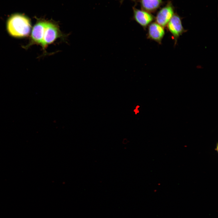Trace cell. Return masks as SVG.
<instances>
[{
  "label": "cell",
  "mask_w": 218,
  "mask_h": 218,
  "mask_svg": "<svg viewBox=\"0 0 218 218\" xmlns=\"http://www.w3.org/2000/svg\"><path fill=\"white\" fill-rule=\"evenodd\" d=\"M7 27L10 35L15 37L20 38L28 35L31 25L27 17L23 15L17 14L12 15L9 18Z\"/></svg>",
  "instance_id": "cell-1"
},
{
  "label": "cell",
  "mask_w": 218,
  "mask_h": 218,
  "mask_svg": "<svg viewBox=\"0 0 218 218\" xmlns=\"http://www.w3.org/2000/svg\"><path fill=\"white\" fill-rule=\"evenodd\" d=\"M133 19L141 26L145 28L153 21L154 17L149 12L132 7Z\"/></svg>",
  "instance_id": "cell-4"
},
{
  "label": "cell",
  "mask_w": 218,
  "mask_h": 218,
  "mask_svg": "<svg viewBox=\"0 0 218 218\" xmlns=\"http://www.w3.org/2000/svg\"><path fill=\"white\" fill-rule=\"evenodd\" d=\"M168 28L176 39L184 32L180 18L177 15H173L167 24Z\"/></svg>",
  "instance_id": "cell-6"
},
{
  "label": "cell",
  "mask_w": 218,
  "mask_h": 218,
  "mask_svg": "<svg viewBox=\"0 0 218 218\" xmlns=\"http://www.w3.org/2000/svg\"><path fill=\"white\" fill-rule=\"evenodd\" d=\"M173 15V11L170 5L162 8L157 13L156 20L157 24L162 27L166 26Z\"/></svg>",
  "instance_id": "cell-5"
},
{
  "label": "cell",
  "mask_w": 218,
  "mask_h": 218,
  "mask_svg": "<svg viewBox=\"0 0 218 218\" xmlns=\"http://www.w3.org/2000/svg\"><path fill=\"white\" fill-rule=\"evenodd\" d=\"M140 107V106L138 105L136 106L135 107V109L134 110V112L135 114H137V113L139 112V110H138L139 108Z\"/></svg>",
  "instance_id": "cell-9"
},
{
  "label": "cell",
  "mask_w": 218,
  "mask_h": 218,
  "mask_svg": "<svg viewBox=\"0 0 218 218\" xmlns=\"http://www.w3.org/2000/svg\"><path fill=\"white\" fill-rule=\"evenodd\" d=\"M143 10L149 12H154L160 6L162 0H139Z\"/></svg>",
  "instance_id": "cell-8"
},
{
  "label": "cell",
  "mask_w": 218,
  "mask_h": 218,
  "mask_svg": "<svg viewBox=\"0 0 218 218\" xmlns=\"http://www.w3.org/2000/svg\"><path fill=\"white\" fill-rule=\"evenodd\" d=\"M124 0H121V1H120V3H121V4L122 3H123V2H124ZM131 0V1H133V2H134L136 3L137 2V1L138 0Z\"/></svg>",
  "instance_id": "cell-10"
},
{
  "label": "cell",
  "mask_w": 218,
  "mask_h": 218,
  "mask_svg": "<svg viewBox=\"0 0 218 218\" xmlns=\"http://www.w3.org/2000/svg\"><path fill=\"white\" fill-rule=\"evenodd\" d=\"M66 37L61 31L57 22L51 20H47L41 45L44 52L46 54V49L48 45L59 39L64 40Z\"/></svg>",
  "instance_id": "cell-2"
},
{
  "label": "cell",
  "mask_w": 218,
  "mask_h": 218,
  "mask_svg": "<svg viewBox=\"0 0 218 218\" xmlns=\"http://www.w3.org/2000/svg\"><path fill=\"white\" fill-rule=\"evenodd\" d=\"M47 20L39 19L33 27L31 35L32 44L41 46Z\"/></svg>",
  "instance_id": "cell-3"
},
{
  "label": "cell",
  "mask_w": 218,
  "mask_h": 218,
  "mask_svg": "<svg viewBox=\"0 0 218 218\" xmlns=\"http://www.w3.org/2000/svg\"><path fill=\"white\" fill-rule=\"evenodd\" d=\"M165 34L163 27L157 23L153 22L148 26V37L160 43Z\"/></svg>",
  "instance_id": "cell-7"
}]
</instances>
